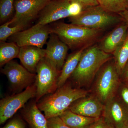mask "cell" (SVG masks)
Segmentation results:
<instances>
[{
    "label": "cell",
    "instance_id": "6da1fadb",
    "mask_svg": "<svg viewBox=\"0 0 128 128\" xmlns=\"http://www.w3.org/2000/svg\"><path fill=\"white\" fill-rule=\"evenodd\" d=\"M112 58V54L105 52L96 44L85 49L70 76L76 87H90L102 66Z\"/></svg>",
    "mask_w": 128,
    "mask_h": 128
},
{
    "label": "cell",
    "instance_id": "7a4b0ae2",
    "mask_svg": "<svg viewBox=\"0 0 128 128\" xmlns=\"http://www.w3.org/2000/svg\"><path fill=\"white\" fill-rule=\"evenodd\" d=\"M50 28L51 33L56 34L69 48L76 50L96 44L105 31L63 22L54 23Z\"/></svg>",
    "mask_w": 128,
    "mask_h": 128
},
{
    "label": "cell",
    "instance_id": "3957f363",
    "mask_svg": "<svg viewBox=\"0 0 128 128\" xmlns=\"http://www.w3.org/2000/svg\"><path fill=\"white\" fill-rule=\"evenodd\" d=\"M89 94V91L84 88L73 87L71 82H66L44 98L37 105L40 110L44 112L47 119L60 116L69 109L73 102Z\"/></svg>",
    "mask_w": 128,
    "mask_h": 128
},
{
    "label": "cell",
    "instance_id": "277c9868",
    "mask_svg": "<svg viewBox=\"0 0 128 128\" xmlns=\"http://www.w3.org/2000/svg\"><path fill=\"white\" fill-rule=\"evenodd\" d=\"M121 82L112 58L102 66L96 75L91 86L92 94L105 104L116 96Z\"/></svg>",
    "mask_w": 128,
    "mask_h": 128
},
{
    "label": "cell",
    "instance_id": "5b68a950",
    "mask_svg": "<svg viewBox=\"0 0 128 128\" xmlns=\"http://www.w3.org/2000/svg\"><path fill=\"white\" fill-rule=\"evenodd\" d=\"M69 20L75 25L104 31L123 21L119 14L106 11L100 5L83 10L78 16L70 17Z\"/></svg>",
    "mask_w": 128,
    "mask_h": 128
},
{
    "label": "cell",
    "instance_id": "8992f818",
    "mask_svg": "<svg viewBox=\"0 0 128 128\" xmlns=\"http://www.w3.org/2000/svg\"><path fill=\"white\" fill-rule=\"evenodd\" d=\"M34 83L37 88L36 100L38 101L44 96L52 93L57 90L60 72L44 57L38 63Z\"/></svg>",
    "mask_w": 128,
    "mask_h": 128
},
{
    "label": "cell",
    "instance_id": "52a82bcc",
    "mask_svg": "<svg viewBox=\"0 0 128 128\" xmlns=\"http://www.w3.org/2000/svg\"><path fill=\"white\" fill-rule=\"evenodd\" d=\"M50 0H15V13L10 19L11 26L22 25L26 27L37 16Z\"/></svg>",
    "mask_w": 128,
    "mask_h": 128
},
{
    "label": "cell",
    "instance_id": "ba28073f",
    "mask_svg": "<svg viewBox=\"0 0 128 128\" xmlns=\"http://www.w3.org/2000/svg\"><path fill=\"white\" fill-rule=\"evenodd\" d=\"M37 88L35 83L23 92L7 96L0 101V124H2L12 118L31 98L36 97Z\"/></svg>",
    "mask_w": 128,
    "mask_h": 128
},
{
    "label": "cell",
    "instance_id": "9c48e42d",
    "mask_svg": "<svg viewBox=\"0 0 128 128\" xmlns=\"http://www.w3.org/2000/svg\"><path fill=\"white\" fill-rule=\"evenodd\" d=\"M50 34L49 26L36 24L28 29L22 30L12 35L10 37V39L20 48L34 46L43 48L44 45L47 43Z\"/></svg>",
    "mask_w": 128,
    "mask_h": 128
},
{
    "label": "cell",
    "instance_id": "30bf717a",
    "mask_svg": "<svg viewBox=\"0 0 128 128\" xmlns=\"http://www.w3.org/2000/svg\"><path fill=\"white\" fill-rule=\"evenodd\" d=\"M1 72L6 76L12 87L17 90L26 89L36 80V74L28 71L14 60L6 64Z\"/></svg>",
    "mask_w": 128,
    "mask_h": 128
},
{
    "label": "cell",
    "instance_id": "8fae6325",
    "mask_svg": "<svg viewBox=\"0 0 128 128\" xmlns=\"http://www.w3.org/2000/svg\"><path fill=\"white\" fill-rule=\"evenodd\" d=\"M70 0H50L38 15L36 24L47 25L60 19L70 17Z\"/></svg>",
    "mask_w": 128,
    "mask_h": 128
},
{
    "label": "cell",
    "instance_id": "7c38bea8",
    "mask_svg": "<svg viewBox=\"0 0 128 128\" xmlns=\"http://www.w3.org/2000/svg\"><path fill=\"white\" fill-rule=\"evenodd\" d=\"M102 116L113 128L128 125V110L116 96L104 104Z\"/></svg>",
    "mask_w": 128,
    "mask_h": 128
},
{
    "label": "cell",
    "instance_id": "4fadbf2b",
    "mask_svg": "<svg viewBox=\"0 0 128 128\" xmlns=\"http://www.w3.org/2000/svg\"><path fill=\"white\" fill-rule=\"evenodd\" d=\"M69 48L56 34L51 33L47 42L45 58L61 72Z\"/></svg>",
    "mask_w": 128,
    "mask_h": 128
},
{
    "label": "cell",
    "instance_id": "5bb4252c",
    "mask_svg": "<svg viewBox=\"0 0 128 128\" xmlns=\"http://www.w3.org/2000/svg\"><path fill=\"white\" fill-rule=\"evenodd\" d=\"M104 106V104L91 93L75 101L69 109L80 115L98 118L102 116Z\"/></svg>",
    "mask_w": 128,
    "mask_h": 128
},
{
    "label": "cell",
    "instance_id": "9a60e30c",
    "mask_svg": "<svg viewBox=\"0 0 128 128\" xmlns=\"http://www.w3.org/2000/svg\"><path fill=\"white\" fill-rule=\"evenodd\" d=\"M128 32V25L123 21L102 39L98 45L105 52L112 54L123 43Z\"/></svg>",
    "mask_w": 128,
    "mask_h": 128
},
{
    "label": "cell",
    "instance_id": "2e32d148",
    "mask_svg": "<svg viewBox=\"0 0 128 128\" xmlns=\"http://www.w3.org/2000/svg\"><path fill=\"white\" fill-rule=\"evenodd\" d=\"M45 56V49L36 46H25L20 48L18 58L25 68L35 74L38 63Z\"/></svg>",
    "mask_w": 128,
    "mask_h": 128
},
{
    "label": "cell",
    "instance_id": "e0dca14e",
    "mask_svg": "<svg viewBox=\"0 0 128 128\" xmlns=\"http://www.w3.org/2000/svg\"><path fill=\"white\" fill-rule=\"evenodd\" d=\"M86 48L76 50L68 56L66 60L58 78V88L61 87L66 82L78 66L82 52ZM57 88V89H58Z\"/></svg>",
    "mask_w": 128,
    "mask_h": 128
},
{
    "label": "cell",
    "instance_id": "ac0fdd59",
    "mask_svg": "<svg viewBox=\"0 0 128 128\" xmlns=\"http://www.w3.org/2000/svg\"><path fill=\"white\" fill-rule=\"evenodd\" d=\"M35 102L25 108L22 112L24 119L31 128H48V120Z\"/></svg>",
    "mask_w": 128,
    "mask_h": 128
},
{
    "label": "cell",
    "instance_id": "d6986e66",
    "mask_svg": "<svg viewBox=\"0 0 128 128\" xmlns=\"http://www.w3.org/2000/svg\"><path fill=\"white\" fill-rule=\"evenodd\" d=\"M67 126L71 128H89L98 118L80 115L68 109L60 116Z\"/></svg>",
    "mask_w": 128,
    "mask_h": 128
},
{
    "label": "cell",
    "instance_id": "ffe728a7",
    "mask_svg": "<svg viewBox=\"0 0 128 128\" xmlns=\"http://www.w3.org/2000/svg\"><path fill=\"white\" fill-rule=\"evenodd\" d=\"M20 48L14 42L0 43V66L6 64L18 57Z\"/></svg>",
    "mask_w": 128,
    "mask_h": 128
},
{
    "label": "cell",
    "instance_id": "44dd1931",
    "mask_svg": "<svg viewBox=\"0 0 128 128\" xmlns=\"http://www.w3.org/2000/svg\"><path fill=\"white\" fill-rule=\"evenodd\" d=\"M112 55L117 71L120 77L128 61V32L125 40Z\"/></svg>",
    "mask_w": 128,
    "mask_h": 128
},
{
    "label": "cell",
    "instance_id": "7402d4cb",
    "mask_svg": "<svg viewBox=\"0 0 128 128\" xmlns=\"http://www.w3.org/2000/svg\"><path fill=\"white\" fill-rule=\"evenodd\" d=\"M99 5L105 10L118 14L127 10L128 0H98Z\"/></svg>",
    "mask_w": 128,
    "mask_h": 128
},
{
    "label": "cell",
    "instance_id": "603a6c76",
    "mask_svg": "<svg viewBox=\"0 0 128 128\" xmlns=\"http://www.w3.org/2000/svg\"><path fill=\"white\" fill-rule=\"evenodd\" d=\"M10 20H9L0 26V41L5 42L8 38L18 32L23 30L25 28L22 25H16L9 27L11 25Z\"/></svg>",
    "mask_w": 128,
    "mask_h": 128
},
{
    "label": "cell",
    "instance_id": "cb8c5ba5",
    "mask_svg": "<svg viewBox=\"0 0 128 128\" xmlns=\"http://www.w3.org/2000/svg\"><path fill=\"white\" fill-rule=\"evenodd\" d=\"M15 0H0V21L6 22L12 16L15 11Z\"/></svg>",
    "mask_w": 128,
    "mask_h": 128
},
{
    "label": "cell",
    "instance_id": "d4e9b609",
    "mask_svg": "<svg viewBox=\"0 0 128 128\" xmlns=\"http://www.w3.org/2000/svg\"><path fill=\"white\" fill-rule=\"evenodd\" d=\"M116 96L128 110V85L121 82L117 91Z\"/></svg>",
    "mask_w": 128,
    "mask_h": 128
},
{
    "label": "cell",
    "instance_id": "484cf974",
    "mask_svg": "<svg viewBox=\"0 0 128 128\" xmlns=\"http://www.w3.org/2000/svg\"><path fill=\"white\" fill-rule=\"evenodd\" d=\"M48 128H71L65 124L60 116L47 119Z\"/></svg>",
    "mask_w": 128,
    "mask_h": 128
},
{
    "label": "cell",
    "instance_id": "4316f807",
    "mask_svg": "<svg viewBox=\"0 0 128 128\" xmlns=\"http://www.w3.org/2000/svg\"><path fill=\"white\" fill-rule=\"evenodd\" d=\"M69 10L71 17H73L80 15L83 10V8L81 5L78 2L70 1Z\"/></svg>",
    "mask_w": 128,
    "mask_h": 128
},
{
    "label": "cell",
    "instance_id": "83f0119b",
    "mask_svg": "<svg viewBox=\"0 0 128 128\" xmlns=\"http://www.w3.org/2000/svg\"><path fill=\"white\" fill-rule=\"evenodd\" d=\"M71 2H75L81 5L83 10L89 8L96 6L99 5L98 0H70Z\"/></svg>",
    "mask_w": 128,
    "mask_h": 128
},
{
    "label": "cell",
    "instance_id": "f1b7e54d",
    "mask_svg": "<svg viewBox=\"0 0 128 128\" xmlns=\"http://www.w3.org/2000/svg\"><path fill=\"white\" fill-rule=\"evenodd\" d=\"M89 128H114L101 116Z\"/></svg>",
    "mask_w": 128,
    "mask_h": 128
},
{
    "label": "cell",
    "instance_id": "f546056e",
    "mask_svg": "<svg viewBox=\"0 0 128 128\" xmlns=\"http://www.w3.org/2000/svg\"><path fill=\"white\" fill-rule=\"evenodd\" d=\"M2 128H25V126L21 120L15 118L10 121Z\"/></svg>",
    "mask_w": 128,
    "mask_h": 128
},
{
    "label": "cell",
    "instance_id": "4dcf8cb0",
    "mask_svg": "<svg viewBox=\"0 0 128 128\" xmlns=\"http://www.w3.org/2000/svg\"><path fill=\"white\" fill-rule=\"evenodd\" d=\"M120 78L121 81H123L124 82L128 81V61L124 69Z\"/></svg>",
    "mask_w": 128,
    "mask_h": 128
},
{
    "label": "cell",
    "instance_id": "1f68e13d",
    "mask_svg": "<svg viewBox=\"0 0 128 128\" xmlns=\"http://www.w3.org/2000/svg\"><path fill=\"white\" fill-rule=\"evenodd\" d=\"M121 16L123 21L128 25V10H126L118 14Z\"/></svg>",
    "mask_w": 128,
    "mask_h": 128
},
{
    "label": "cell",
    "instance_id": "d6a6232c",
    "mask_svg": "<svg viewBox=\"0 0 128 128\" xmlns=\"http://www.w3.org/2000/svg\"><path fill=\"white\" fill-rule=\"evenodd\" d=\"M128 128V126H125V127H124V128Z\"/></svg>",
    "mask_w": 128,
    "mask_h": 128
},
{
    "label": "cell",
    "instance_id": "836d02e7",
    "mask_svg": "<svg viewBox=\"0 0 128 128\" xmlns=\"http://www.w3.org/2000/svg\"><path fill=\"white\" fill-rule=\"evenodd\" d=\"M126 82V83H127V84L128 85V81L127 82Z\"/></svg>",
    "mask_w": 128,
    "mask_h": 128
},
{
    "label": "cell",
    "instance_id": "e575fe53",
    "mask_svg": "<svg viewBox=\"0 0 128 128\" xmlns=\"http://www.w3.org/2000/svg\"><path fill=\"white\" fill-rule=\"evenodd\" d=\"M127 10H128V8H127Z\"/></svg>",
    "mask_w": 128,
    "mask_h": 128
}]
</instances>
